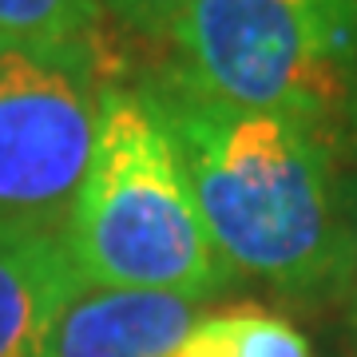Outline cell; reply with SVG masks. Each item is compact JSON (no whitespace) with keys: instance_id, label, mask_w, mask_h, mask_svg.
I'll list each match as a JSON object with an SVG mask.
<instances>
[{"instance_id":"obj_1","label":"cell","mask_w":357,"mask_h":357,"mask_svg":"<svg viewBox=\"0 0 357 357\" xmlns=\"http://www.w3.org/2000/svg\"><path fill=\"white\" fill-rule=\"evenodd\" d=\"M143 88L163 112L203 227L234 274L294 298L345 282L354 234L337 203V151L318 131L195 96L163 76Z\"/></svg>"},{"instance_id":"obj_2","label":"cell","mask_w":357,"mask_h":357,"mask_svg":"<svg viewBox=\"0 0 357 357\" xmlns=\"http://www.w3.org/2000/svg\"><path fill=\"white\" fill-rule=\"evenodd\" d=\"M60 238L91 286L206 302L234 278L203 227L159 103L119 76L103 84L96 155Z\"/></svg>"},{"instance_id":"obj_3","label":"cell","mask_w":357,"mask_h":357,"mask_svg":"<svg viewBox=\"0 0 357 357\" xmlns=\"http://www.w3.org/2000/svg\"><path fill=\"white\" fill-rule=\"evenodd\" d=\"M163 40L178 88L357 139V0H191Z\"/></svg>"},{"instance_id":"obj_4","label":"cell","mask_w":357,"mask_h":357,"mask_svg":"<svg viewBox=\"0 0 357 357\" xmlns=\"http://www.w3.org/2000/svg\"><path fill=\"white\" fill-rule=\"evenodd\" d=\"M107 40L0 44V222L64 230L96 155Z\"/></svg>"},{"instance_id":"obj_5","label":"cell","mask_w":357,"mask_h":357,"mask_svg":"<svg viewBox=\"0 0 357 357\" xmlns=\"http://www.w3.org/2000/svg\"><path fill=\"white\" fill-rule=\"evenodd\" d=\"M199 321V302L163 290L79 282L52 321L44 357H171Z\"/></svg>"},{"instance_id":"obj_6","label":"cell","mask_w":357,"mask_h":357,"mask_svg":"<svg viewBox=\"0 0 357 357\" xmlns=\"http://www.w3.org/2000/svg\"><path fill=\"white\" fill-rule=\"evenodd\" d=\"M76 286L60 230L0 222V357H44L52 321Z\"/></svg>"},{"instance_id":"obj_7","label":"cell","mask_w":357,"mask_h":357,"mask_svg":"<svg viewBox=\"0 0 357 357\" xmlns=\"http://www.w3.org/2000/svg\"><path fill=\"white\" fill-rule=\"evenodd\" d=\"M171 357H310V345L286 318L246 306L199 318Z\"/></svg>"},{"instance_id":"obj_8","label":"cell","mask_w":357,"mask_h":357,"mask_svg":"<svg viewBox=\"0 0 357 357\" xmlns=\"http://www.w3.org/2000/svg\"><path fill=\"white\" fill-rule=\"evenodd\" d=\"M100 36V0H0V44H84Z\"/></svg>"},{"instance_id":"obj_9","label":"cell","mask_w":357,"mask_h":357,"mask_svg":"<svg viewBox=\"0 0 357 357\" xmlns=\"http://www.w3.org/2000/svg\"><path fill=\"white\" fill-rule=\"evenodd\" d=\"M191 0H100L103 16H115L135 36L163 40L178 16L187 13Z\"/></svg>"}]
</instances>
